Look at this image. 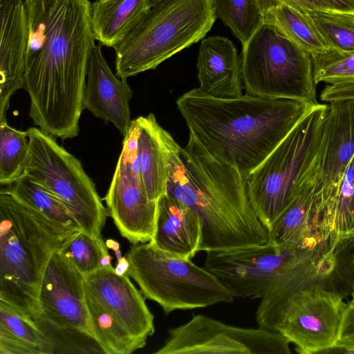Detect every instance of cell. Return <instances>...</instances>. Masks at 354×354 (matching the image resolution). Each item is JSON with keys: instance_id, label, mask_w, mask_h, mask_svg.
<instances>
[{"instance_id": "cell-28", "label": "cell", "mask_w": 354, "mask_h": 354, "mask_svg": "<svg viewBox=\"0 0 354 354\" xmlns=\"http://www.w3.org/2000/svg\"><path fill=\"white\" fill-rule=\"evenodd\" d=\"M30 142L28 130L10 127L6 119L0 120V183L7 186L24 172Z\"/></svg>"}, {"instance_id": "cell-18", "label": "cell", "mask_w": 354, "mask_h": 354, "mask_svg": "<svg viewBox=\"0 0 354 354\" xmlns=\"http://www.w3.org/2000/svg\"><path fill=\"white\" fill-rule=\"evenodd\" d=\"M101 48V44L95 45L90 55L84 109L96 118L111 122L125 136L132 122L129 101L133 92L125 80L113 73Z\"/></svg>"}, {"instance_id": "cell-22", "label": "cell", "mask_w": 354, "mask_h": 354, "mask_svg": "<svg viewBox=\"0 0 354 354\" xmlns=\"http://www.w3.org/2000/svg\"><path fill=\"white\" fill-rule=\"evenodd\" d=\"M301 191L268 230V243L304 250L315 249L322 241L315 226V187Z\"/></svg>"}, {"instance_id": "cell-13", "label": "cell", "mask_w": 354, "mask_h": 354, "mask_svg": "<svg viewBox=\"0 0 354 354\" xmlns=\"http://www.w3.org/2000/svg\"><path fill=\"white\" fill-rule=\"evenodd\" d=\"M137 124L133 120L104 197L109 215L131 243L150 242L153 236L157 201H151L136 163Z\"/></svg>"}, {"instance_id": "cell-1", "label": "cell", "mask_w": 354, "mask_h": 354, "mask_svg": "<svg viewBox=\"0 0 354 354\" xmlns=\"http://www.w3.org/2000/svg\"><path fill=\"white\" fill-rule=\"evenodd\" d=\"M29 35L24 88L29 116L62 140L79 135L90 55L95 46L88 0H24Z\"/></svg>"}, {"instance_id": "cell-24", "label": "cell", "mask_w": 354, "mask_h": 354, "mask_svg": "<svg viewBox=\"0 0 354 354\" xmlns=\"http://www.w3.org/2000/svg\"><path fill=\"white\" fill-rule=\"evenodd\" d=\"M55 348L35 320L0 300V354H51Z\"/></svg>"}, {"instance_id": "cell-36", "label": "cell", "mask_w": 354, "mask_h": 354, "mask_svg": "<svg viewBox=\"0 0 354 354\" xmlns=\"http://www.w3.org/2000/svg\"><path fill=\"white\" fill-rule=\"evenodd\" d=\"M129 266V261L124 256L120 260L118 261V263L115 268H114L115 272L120 276L127 274Z\"/></svg>"}, {"instance_id": "cell-29", "label": "cell", "mask_w": 354, "mask_h": 354, "mask_svg": "<svg viewBox=\"0 0 354 354\" xmlns=\"http://www.w3.org/2000/svg\"><path fill=\"white\" fill-rule=\"evenodd\" d=\"M216 17L245 44L263 24V15L256 0H214Z\"/></svg>"}, {"instance_id": "cell-11", "label": "cell", "mask_w": 354, "mask_h": 354, "mask_svg": "<svg viewBox=\"0 0 354 354\" xmlns=\"http://www.w3.org/2000/svg\"><path fill=\"white\" fill-rule=\"evenodd\" d=\"M308 250L268 242L255 246L208 251L204 268L218 279L235 298L261 299Z\"/></svg>"}, {"instance_id": "cell-20", "label": "cell", "mask_w": 354, "mask_h": 354, "mask_svg": "<svg viewBox=\"0 0 354 354\" xmlns=\"http://www.w3.org/2000/svg\"><path fill=\"white\" fill-rule=\"evenodd\" d=\"M201 238V222L192 210L168 193L158 198L152 245L192 259L200 252Z\"/></svg>"}, {"instance_id": "cell-30", "label": "cell", "mask_w": 354, "mask_h": 354, "mask_svg": "<svg viewBox=\"0 0 354 354\" xmlns=\"http://www.w3.org/2000/svg\"><path fill=\"white\" fill-rule=\"evenodd\" d=\"M107 249L102 237L81 231L59 250L86 277L100 268L102 257L109 253Z\"/></svg>"}, {"instance_id": "cell-40", "label": "cell", "mask_w": 354, "mask_h": 354, "mask_svg": "<svg viewBox=\"0 0 354 354\" xmlns=\"http://www.w3.org/2000/svg\"><path fill=\"white\" fill-rule=\"evenodd\" d=\"M163 0H148L149 6L151 8Z\"/></svg>"}, {"instance_id": "cell-39", "label": "cell", "mask_w": 354, "mask_h": 354, "mask_svg": "<svg viewBox=\"0 0 354 354\" xmlns=\"http://www.w3.org/2000/svg\"><path fill=\"white\" fill-rule=\"evenodd\" d=\"M352 272H353V284H352V292L351 298H354V248L352 254Z\"/></svg>"}, {"instance_id": "cell-21", "label": "cell", "mask_w": 354, "mask_h": 354, "mask_svg": "<svg viewBox=\"0 0 354 354\" xmlns=\"http://www.w3.org/2000/svg\"><path fill=\"white\" fill-rule=\"evenodd\" d=\"M137 124L136 163L149 198L157 201L167 193L168 156L174 139L153 114L135 119Z\"/></svg>"}, {"instance_id": "cell-10", "label": "cell", "mask_w": 354, "mask_h": 354, "mask_svg": "<svg viewBox=\"0 0 354 354\" xmlns=\"http://www.w3.org/2000/svg\"><path fill=\"white\" fill-rule=\"evenodd\" d=\"M290 342L279 332L227 324L204 315L171 328L154 354H290Z\"/></svg>"}, {"instance_id": "cell-27", "label": "cell", "mask_w": 354, "mask_h": 354, "mask_svg": "<svg viewBox=\"0 0 354 354\" xmlns=\"http://www.w3.org/2000/svg\"><path fill=\"white\" fill-rule=\"evenodd\" d=\"M2 189L48 219L71 230H82L62 202L27 174Z\"/></svg>"}, {"instance_id": "cell-35", "label": "cell", "mask_w": 354, "mask_h": 354, "mask_svg": "<svg viewBox=\"0 0 354 354\" xmlns=\"http://www.w3.org/2000/svg\"><path fill=\"white\" fill-rule=\"evenodd\" d=\"M257 3L263 14L272 8L276 7L282 3H286L285 0H256Z\"/></svg>"}, {"instance_id": "cell-37", "label": "cell", "mask_w": 354, "mask_h": 354, "mask_svg": "<svg viewBox=\"0 0 354 354\" xmlns=\"http://www.w3.org/2000/svg\"><path fill=\"white\" fill-rule=\"evenodd\" d=\"M112 257L108 253L102 257L100 261V268H107L112 266Z\"/></svg>"}, {"instance_id": "cell-31", "label": "cell", "mask_w": 354, "mask_h": 354, "mask_svg": "<svg viewBox=\"0 0 354 354\" xmlns=\"http://www.w3.org/2000/svg\"><path fill=\"white\" fill-rule=\"evenodd\" d=\"M308 11L330 48L354 50V15L335 12Z\"/></svg>"}, {"instance_id": "cell-8", "label": "cell", "mask_w": 354, "mask_h": 354, "mask_svg": "<svg viewBox=\"0 0 354 354\" xmlns=\"http://www.w3.org/2000/svg\"><path fill=\"white\" fill-rule=\"evenodd\" d=\"M241 60L247 94L319 104L311 55L274 27L263 24L243 46Z\"/></svg>"}, {"instance_id": "cell-34", "label": "cell", "mask_w": 354, "mask_h": 354, "mask_svg": "<svg viewBox=\"0 0 354 354\" xmlns=\"http://www.w3.org/2000/svg\"><path fill=\"white\" fill-rule=\"evenodd\" d=\"M286 3L309 11L331 12L322 0H285Z\"/></svg>"}, {"instance_id": "cell-3", "label": "cell", "mask_w": 354, "mask_h": 354, "mask_svg": "<svg viewBox=\"0 0 354 354\" xmlns=\"http://www.w3.org/2000/svg\"><path fill=\"white\" fill-rule=\"evenodd\" d=\"M189 134L212 156L236 165L245 178L316 105L247 93L230 99L198 88L176 101Z\"/></svg>"}, {"instance_id": "cell-7", "label": "cell", "mask_w": 354, "mask_h": 354, "mask_svg": "<svg viewBox=\"0 0 354 354\" xmlns=\"http://www.w3.org/2000/svg\"><path fill=\"white\" fill-rule=\"evenodd\" d=\"M125 257L130 263L127 275L138 284L145 298L159 304L165 315L232 303L235 299L204 267L165 252L150 242L133 244Z\"/></svg>"}, {"instance_id": "cell-9", "label": "cell", "mask_w": 354, "mask_h": 354, "mask_svg": "<svg viewBox=\"0 0 354 354\" xmlns=\"http://www.w3.org/2000/svg\"><path fill=\"white\" fill-rule=\"evenodd\" d=\"M27 130L30 147L24 173L57 196L82 231L102 237L109 213L81 162L54 136L37 127Z\"/></svg>"}, {"instance_id": "cell-23", "label": "cell", "mask_w": 354, "mask_h": 354, "mask_svg": "<svg viewBox=\"0 0 354 354\" xmlns=\"http://www.w3.org/2000/svg\"><path fill=\"white\" fill-rule=\"evenodd\" d=\"M150 9L148 0H97L91 3L95 40L115 48L134 29Z\"/></svg>"}, {"instance_id": "cell-2", "label": "cell", "mask_w": 354, "mask_h": 354, "mask_svg": "<svg viewBox=\"0 0 354 354\" xmlns=\"http://www.w3.org/2000/svg\"><path fill=\"white\" fill-rule=\"evenodd\" d=\"M167 193L192 210L202 229L200 251L263 245L268 234L250 204L238 167L211 155L191 134L181 148L173 139Z\"/></svg>"}, {"instance_id": "cell-12", "label": "cell", "mask_w": 354, "mask_h": 354, "mask_svg": "<svg viewBox=\"0 0 354 354\" xmlns=\"http://www.w3.org/2000/svg\"><path fill=\"white\" fill-rule=\"evenodd\" d=\"M344 297L321 285H313L294 295L276 325L301 354L326 353L338 341Z\"/></svg>"}, {"instance_id": "cell-19", "label": "cell", "mask_w": 354, "mask_h": 354, "mask_svg": "<svg viewBox=\"0 0 354 354\" xmlns=\"http://www.w3.org/2000/svg\"><path fill=\"white\" fill-rule=\"evenodd\" d=\"M198 88L216 98L242 96L241 60L233 42L221 36L203 39L197 59Z\"/></svg>"}, {"instance_id": "cell-4", "label": "cell", "mask_w": 354, "mask_h": 354, "mask_svg": "<svg viewBox=\"0 0 354 354\" xmlns=\"http://www.w3.org/2000/svg\"><path fill=\"white\" fill-rule=\"evenodd\" d=\"M0 300L35 320L53 253L82 230L62 226L0 191Z\"/></svg>"}, {"instance_id": "cell-5", "label": "cell", "mask_w": 354, "mask_h": 354, "mask_svg": "<svg viewBox=\"0 0 354 354\" xmlns=\"http://www.w3.org/2000/svg\"><path fill=\"white\" fill-rule=\"evenodd\" d=\"M327 108L315 106L245 179L250 204L267 231L301 191L317 183Z\"/></svg>"}, {"instance_id": "cell-33", "label": "cell", "mask_w": 354, "mask_h": 354, "mask_svg": "<svg viewBox=\"0 0 354 354\" xmlns=\"http://www.w3.org/2000/svg\"><path fill=\"white\" fill-rule=\"evenodd\" d=\"M354 353V298L346 303L336 346L326 353Z\"/></svg>"}, {"instance_id": "cell-38", "label": "cell", "mask_w": 354, "mask_h": 354, "mask_svg": "<svg viewBox=\"0 0 354 354\" xmlns=\"http://www.w3.org/2000/svg\"><path fill=\"white\" fill-rule=\"evenodd\" d=\"M107 248L113 251L120 249V243L113 239H107L105 242Z\"/></svg>"}, {"instance_id": "cell-26", "label": "cell", "mask_w": 354, "mask_h": 354, "mask_svg": "<svg viewBox=\"0 0 354 354\" xmlns=\"http://www.w3.org/2000/svg\"><path fill=\"white\" fill-rule=\"evenodd\" d=\"M85 300L93 339L104 353L131 354L146 345L133 337L86 286Z\"/></svg>"}, {"instance_id": "cell-32", "label": "cell", "mask_w": 354, "mask_h": 354, "mask_svg": "<svg viewBox=\"0 0 354 354\" xmlns=\"http://www.w3.org/2000/svg\"><path fill=\"white\" fill-rule=\"evenodd\" d=\"M316 85L335 84L354 77V50H329L311 55Z\"/></svg>"}, {"instance_id": "cell-41", "label": "cell", "mask_w": 354, "mask_h": 354, "mask_svg": "<svg viewBox=\"0 0 354 354\" xmlns=\"http://www.w3.org/2000/svg\"><path fill=\"white\" fill-rule=\"evenodd\" d=\"M114 252H115V254L116 256V259L118 261L120 260L123 257L122 256V252L120 249L114 251Z\"/></svg>"}, {"instance_id": "cell-6", "label": "cell", "mask_w": 354, "mask_h": 354, "mask_svg": "<svg viewBox=\"0 0 354 354\" xmlns=\"http://www.w3.org/2000/svg\"><path fill=\"white\" fill-rule=\"evenodd\" d=\"M216 19L214 0H163L158 3L114 48L115 75L126 80L155 69L202 39Z\"/></svg>"}, {"instance_id": "cell-25", "label": "cell", "mask_w": 354, "mask_h": 354, "mask_svg": "<svg viewBox=\"0 0 354 354\" xmlns=\"http://www.w3.org/2000/svg\"><path fill=\"white\" fill-rule=\"evenodd\" d=\"M263 24L274 27L310 55L330 49L308 10L286 3L263 14Z\"/></svg>"}, {"instance_id": "cell-16", "label": "cell", "mask_w": 354, "mask_h": 354, "mask_svg": "<svg viewBox=\"0 0 354 354\" xmlns=\"http://www.w3.org/2000/svg\"><path fill=\"white\" fill-rule=\"evenodd\" d=\"M84 277L89 292L133 337L146 344L155 332L154 317L129 276L118 275L111 266Z\"/></svg>"}, {"instance_id": "cell-15", "label": "cell", "mask_w": 354, "mask_h": 354, "mask_svg": "<svg viewBox=\"0 0 354 354\" xmlns=\"http://www.w3.org/2000/svg\"><path fill=\"white\" fill-rule=\"evenodd\" d=\"M38 304L35 321L41 330L68 331L94 339L85 300V277L59 249L45 269Z\"/></svg>"}, {"instance_id": "cell-14", "label": "cell", "mask_w": 354, "mask_h": 354, "mask_svg": "<svg viewBox=\"0 0 354 354\" xmlns=\"http://www.w3.org/2000/svg\"><path fill=\"white\" fill-rule=\"evenodd\" d=\"M315 187V225L322 239L344 174L354 157V100L327 104Z\"/></svg>"}, {"instance_id": "cell-17", "label": "cell", "mask_w": 354, "mask_h": 354, "mask_svg": "<svg viewBox=\"0 0 354 354\" xmlns=\"http://www.w3.org/2000/svg\"><path fill=\"white\" fill-rule=\"evenodd\" d=\"M29 28L24 1L0 0V120L10 100L24 88Z\"/></svg>"}]
</instances>
